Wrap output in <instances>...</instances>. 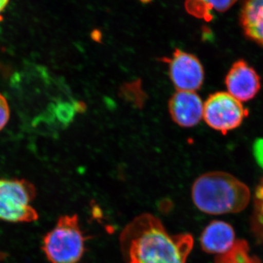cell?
Listing matches in <instances>:
<instances>
[{"label":"cell","instance_id":"8992f818","mask_svg":"<svg viewBox=\"0 0 263 263\" xmlns=\"http://www.w3.org/2000/svg\"><path fill=\"white\" fill-rule=\"evenodd\" d=\"M169 67L171 80L178 91H195L203 84L205 73L201 62L192 53L176 49L171 58H164Z\"/></svg>","mask_w":263,"mask_h":263},{"label":"cell","instance_id":"9c48e42d","mask_svg":"<svg viewBox=\"0 0 263 263\" xmlns=\"http://www.w3.org/2000/svg\"><path fill=\"white\" fill-rule=\"evenodd\" d=\"M235 242L234 229L224 221H212L205 227L200 236V245L203 252L218 255L229 252Z\"/></svg>","mask_w":263,"mask_h":263},{"label":"cell","instance_id":"30bf717a","mask_svg":"<svg viewBox=\"0 0 263 263\" xmlns=\"http://www.w3.org/2000/svg\"><path fill=\"white\" fill-rule=\"evenodd\" d=\"M240 24L246 36L263 47V0H246Z\"/></svg>","mask_w":263,"mask_h":263},{"label":"cell","instance_id":"8fae6325","mask_svg":"<svg viewBox=\"0 0 263 263\" xmlns=\"http://www.w3.org/2000/svg\"><path fill=\"white\" fill-rule=\"evenodd\" d=\"M252 227L254 234L263 242V178L254 193Z\"/></svg>","mask_w":263,"mask_h":263},{"label":"cell","instance_id":"277c9868","mask_svg":"<svg viewBox=\"0 0 263 263\" xmlns=\"http://www.w3.org/2000/svg\"><path fill=\"white\" fill-rule=\"evenodd\" d=\"M35 196V187L26 180H0V220L14 223L37 220V211L31 205Z\"/></svg>","mask_w":263,"mask_h":263},{"label":"cell","instance_id":"ba28073f","mask_svg":"<svg viewBox=\"0 0 263 263\" xmlns=\"http://www.w3.org/2000/svg\"><path fill=\"white\" fill-rule=\"evenodd\" d=\"M170 115L183 128L195 127L203 118L204 104L195 91H178L169 100Z\"/></svg>","mask_w":263,"mask_h":263},{"label":"cell","instance_id":"4fadbf2b","mask_svg":"<svg viewBox=\"0 0 263 263\" xmlns=\"http://www.w3.org/2000/svg\"><path fill=\"white\" fill-rule=\"evenodd\" d=\"M9 119V105L6 98L0 93V131L8 124Z\"/></svg>","mask_w":263,"mask_h":263},{"label":"cell","instance_id":"3957f363","mask_svg":"<svg viewBox=\"0 0 263 263\" xmlns=\"http://www.w3.org/2000/svg\"><path fill=\"white\" fill-rule=\"evenodd\" d=\"M85 241L79 216L65 215L45 235L42 249L51 263H78L84 255Z\"/></svg>","mask_w":263,"mask_h":263},{"label":"cell","instance_id":"5bb4252c","mask_svg":"<svg viewBox=\"0 0 263 263\" xmlns=\"http://www.w3.org/2000/svg\"><path fill=\"white\" fill-rule=\"evenodd\" d=\"M10 0H0V13L5 9Z\"/></svg>","mask_w":263,"mask_h":263},{"label":"cell","instance_id":"5b68a950","mask_svg":"<svg viewBox=\"0 0 263 263\" xmlns=\"http://www.w3.org/2000/svg\"><path fill=\"white\" fill-rule=\"evenodd\" d=\"M248 115V109L228 91H218L209 95L204 103L205 123L223 135L239 127Z\"/></svg>","mask_w":263,"mask_h":263},{"label":"cell","instance_id":"7c38bea8","mask_svg":"<svg viewBox=\"0 0 263 263\" xmlns=\"http://www.w3.org/2000/svg\"><path fill=\"white\" fill-rule=\"evenodd\" d=\"M209 9L217 12H224L230 9L236 3L237 0H200Z\"/></svg>","mask_w":263,"mask_h":263},{"label":"cell","instance_id":"6da1fadb","mask_svg":"<svg viewBox=\"0 0 263 263\" xmlns=\"http://www.w3.org/2000/svg\"><path fill=\"white\" fill-rule=\"evenodd\" d=\"M120 246L127 263H186L194 238L189 233L170 234L158 218L143 214L123 230Z\"/></svg>","mask_w":263,"mask_h":263},{"label":"cell","instance_id":"7a4b0ae2","mask_svg":"<svg viewBox=\"0 0 263 263\" xmlns=\"http://www.w3.org/2000/svg\"><path fill=\"white\" fill-rule=\"evenodd\" d=\"M195 206L211 215L237 214L248 206L251 192L233 175L212 171L199 176L192 187Z\"/></svg>","mask_w":263,"mask_h":263},{"label":"cell","instance_id":"52a82bcc","mask_svg":"<svg viewBox=\"0 0 263 263\" xmlns=\"http://www.w3.org/2000/svg\"><path fill=\"white\" fill-rule=\"evenodd\" d=\"M228 92L240 102L252 100L261 89V79L253 67L243 60L235 62L226 78Z\"/></svg>","mask_w":263,"mask_h":263}]
</instances>
